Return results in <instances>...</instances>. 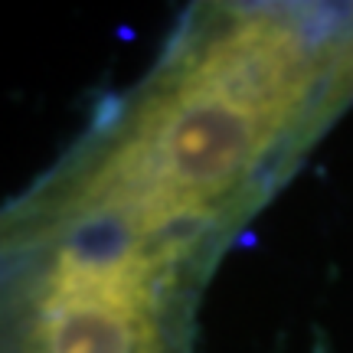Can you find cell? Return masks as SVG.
Masks as SVG:
<instances>
[{
	"label": "cell",
	"instance_id": "6da1fadb",
	"mask_svg": "<svg viewBox=\"0 0 353 353\" xmlns=\"http://www.w3.org/2000/svg\"><path fill=\"white\" fill-rule=\"evenodd\" d=\"M301 79L249 33H183L37 187L0 210V353H187L203 232Z\"/></svg>",
	"mask_w": 353,
	"mask_h": 353
}]
</instances>
